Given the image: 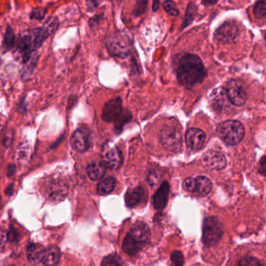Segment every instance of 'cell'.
Wrapping results in <instances>:
<instances>
[{
  "label": "cell",
  "mask_w": 266,
  "mask_h": 266,
  "mask_svg": "<svg viewBox=\"0 0 266 266\" xmlns=\"http://www.w3.org/2000/svg\"><path fill=\"white\" fill-rule=\"evenodd\" d=\"M58 26V19L52 18L44 26L27 31L16 39L14 47L24 64L29 61L32 53L43 45L49 35L56 32Z\"/></svg>",
  "instance_id": "obj_1"
},
{
  "label": "cell",
  "mask_w": 266,
  "mask_h": 266,
  "mask_svg": "<svg viewBox=\"0 0 266 266\" xmlns=\"http://www.w3.org/2000/svg\"><path fill=\"white\" fill-rule=\"evenodd\" d=\"M177 75L179 85L192 88L203 82L207 76V71L199 56L187 54L179 60Z\"/></svg>",
  "instance_id": "obj_2"
},
{
  "label": "cell",
  "mask_w": 266,
  "mask_h": 266,
  "mask_svg": "<svg viewBox=\"0 0 266 266\" xmlns=\"http://www.w3.org/2000/svg\"><path fill=\"white\" fill-rule=\"evenodd\" d=\"M105 45L109 54L116 57L125 58L132 53V38L126 32H116L108 35Z\"/></svg>",
  "instance_id": "obj_3"
},
{
  "label": "cell",
  "mask_w": 266,
  "mask_h": 266,
  "mask_svg": "<svg viewBox=\"0 0 266 266\" xmlns=\"http://www.w3.org/2000/svg\"><path fill=\"white\" fill-rule=\"evenodd\" d=\"M217 133L225 144L234 146L242 141L245 136V129L237 120H226L219 125Z\"/></svg>",
  "instance_id": "obj_4"
},
{
  "label": "cell",
  "mask_w": 266,
  "mask_h": 266,
  "mask_svg": "<svg viewBox=\"0 0 266 266\" xmlns=\"http://www.w3.org/2000/svg\"><path fill=\"white\" fill-rule=\"evenodd\" d=\"M223 235V226L222 222L216 217L205 218L203 222L204 244L208 247L217 245Z\"/></svg>",
  "instance_id": "obj_5"
},
{
  "label": "cell",
  "mask_w": 266,
  "mask_h": 266,
  "mask_svg": "<svg viewBox=\"0 0 266 266\" xmlns=\"http://www.w3.org/2000/svg\"><path fill=\"white\" fill-rule=\"evenodd\" d=\"M160 140L165 148L173 152L181 149L183 137L177 128L172 126L165 127L160 133Z\"/></svg>",
  "instance_id": "obj_6"
},
{
  "label": "cell",
  "mask_w": 266,
  "mask_h": 266,
  "mask_svg": "<svg viewBox=\"0 0 266 266\" xmlns=\"http://www.w3.org/2000/svg\"><path fill=\"white\" fill-rule=\"evenodd\" d=\"M183 190L187 192L193 193L198 196H207L213 189V183L210 179L204 176L198 177H189L183 182Z\"/></svg>",
  "instance_id": "obj_7"
},
{
  "label": "cell",
  "mask_w": 266,
  "mask_h": 266,
  "mask_svg": "<svg viewBox=\"0 0 266 266\" xmlns=\"http://www.w3.org/2000/svg\"><path fill=\"white\" fill-rule=\"evenodd\" d=\"M225 91L230 102L235 106H242L247 101V93L241 82L237 80H230L226 84Z\"/></svg>",
  "instance_id": "obj_8"
},
{
  "label": "cell",
  "mask_w": 266,
  "mask_h": 266,
  "mask_svg": "<svg viewBox=\"0 0 266 266\" xmlns=\"http://www.w3.org/2000/svg\"><path fill=\"white\" fill-rule=\"evenodd\" d=\"M91 133L87 128H79L73 133L70 138V144L74 150L79 152H85L91 147Z\"/></svg>",
  "instance_id": "obj_9"
},
{
  "label": "cell",
  "mask_w": 266,
  "mask_h": 266,
  "mask_svg": "<svg viewBox=\"0 0 266 266\" xmlns=\"http://www.w3.org/2000/svg\"><path fill=\"white\" fill-rule=\"evenodd\" d=\"M102 161L108 168L113 170H119L122 167L124 162L122 152L118 147L107 145L102 151Z\"/></svg>",
  "instance_id": "obj_10"
},
{
  "label": "cell",
  "mask_w": 266,
  "mask_h": 266,
  "mask_svg": "<svg viewBox=\"0 0 266 266\" xmlns=\"http://www.w3.org/2000/svg\"><path fill=\"white\" fill-rule=\"evenodd\" d=\"M210 102L215 111L219 113H222L227 110L230 105H233L223 88H218L213 90L210 94Z\"/></svg>",
  "instance_id": "obj_11"
},
{
  "label": "cell",
  "mask_w": 266,
  "mask_h": 266,
  "mask_svg": "<svg viewBox=\"0 0 266 266\" xmlns=\"http://www.w3.org/2000/svg\"><path fill=\"white\" fill-rule=\"evenodd\" d=\"M123 110L122 99L120 97L108 101L104 105L102 111V120L105 122L110 123L117 120Z\"/></svg>",
  "instance_id": "obj_12"
},
{
  "label": "cell",
  "mask_w": 266,
  "mask_h": 266,
  "mask_svg": "<svg viewBox=\"0 0 266 266\" xmlns=\"http://www.w3.org/2000/svg\"><path fill=\"white\" fill-rule=\"evenodd\" d=\"M187 148L193 152L202 149L206 140V134L202 130L190 128L185 136Z\"/></svg>",
  "instance_id": "obj_13"
},
{
  "label": "cell",
  "mask_w": 266,
  "mask_h": 266,
  "mask_svg": "<svg viewBox=\"0 0 266 266\" xmlns=\"http://www.w3.org/2000/svg\"><path fill=\"white\" fill-rule=\"evenodd\" d=\"M239 30L236 24L232 22H226L222 24L215 33V39L219 43H230L234 41L238 36Z\"/></svg>",
  "instance_id": "obj_14"
},
{
  "label": "cell",
  "mask_w": 266,
  "mask_h": 266,
  "mask_svg": "<svg viewBox=\"0 0 266 266\" xmlns=\"http://www.w3.org/2000/svg\"><path fill=\"white\" fill-rule=\"evenodd\" d=\"M202 159H203L204 165L212 170H223L227 165L226 159L223 154L214 151V150L208 151L203 155Z\"/></svg>",
  "instance_id": "obj_15"
},
{
  "label": "cell",
  "mask_w": 266,
  "mask_h": 266,
  "mask_svg": "<svg viewBox=\"0 0 266 266\" xmlns=\"http://www.w3.org/2000/svg\"><path fill=\"white\" fill-rule=\"evenodd\" d=\"M130 233L142 248L149 243L151 233L148 225L142 222H137L133 224Z\"/></svg>",
  "instance_id": "obj_16"
},
{
  "label": "cell",
  "mask_w": 266,
  "mask_h": 266,
  "mask_svg": "<svg viewBox=\"0 0 266 266\" xmlns=\"http://www.w3.org/2000/svg\"><path fill=\"white\" fill-rule=\"evenodd\" d=\"M47 190L48 198L53 202H60L67 194V185L59 179L50 182Z\"/></svg>",
  "instance_id": "obj_17"
},
{
  "label": "cell",
  "mask_w": 266,
  "mask_h": 266,
  "mask_svg": "<svg viewBox=\"0 0 266 266\" xmlns=\"http://www.w3.org/2000/svg\"><path fill=\"white\" fill-rule=\"evenodd\" d=\"M170 187L168 182L164 181L162 183L159 190L156 191L153 197L154 208L156 210L162 211L167 206L168 202L169 194H170Z\"/></svg>",
  "instance_id": "obj_18"
},
{
  "label": "cell",
  "mask_w": 266,
  "mask_h": 266,
  "mask_svg": "<svg viewBox=\"0 0 266 266\" xmlns=\"http://www.w3.org/2000/svg\"><path fill=\"white\" fill-rule=\"evenodd\" d=\"M46 249L41 244H32L28 247L27 255L28 259L32 264H41L44 262Z\"/></svg>",
  "instance_id": "obj_19"
},
{
  "label": "cell",
  "mask_w": 266,
  "mask_h": 266,
  "mask_svg": "<svg viewBox=\"0 0 266 266\" xmlns=\"http://www.w3.org/2000/svg\"><path fill=\"white\" fill-rule=\"evenodd\" d=\"M106 168L107 167L103 161L91 162L88 166V174L92 180H100L105 176Z\"/></svg>",
  "instance_id": "obj_20"
},
{
  "label": "cell",
  "mask_w": 266,
  "mask_h": 266,
  "mask_svg": "<svg viewBox=\"0 0 266 266\" xmlns=\"http://www.w3.org/2000/svg\"><path fill=\"white\" fill-rule=\"evenodd\" d=\"M142 248V247L132 237L131 233H128L126 235L123 242V250L127 255L131 257H133L135 255H137Z\"/></svg>",
  "instance_id": "obj_21"
},
{
  "label": "cell",
  "mask_w": 266,
  "mask_h": 266,
  "mask_svg": "<svg viewBox=\"0 0 266 266\" xmlns=\"http://www.w3.org/2000/svg\"><path fill=\"white\" fill-rule=\"evenodd\" d=\"M144 190L142 187H137L128 191L125 195V202L128 207L133 208L138 205L144 195Z\"/></svg>",
  "instance_id": "obj_22"
},
{
  "label": "cell",
  "mask_w": 266,
  "mask_h": 266,
  "mask_svg": "<svg viewBox=\"0 0 266 266\" xmlns=\"http://www.w3.org/2000/svg\"><path fill=\"white\" fill-rule=\"evenodd\" d=\"M61 259V252L57 246H49L46 248L43 264L45 266H56Z\"/></svg>",
  "instance_id": "obj_23"
},
{
  "label": "cell",
  "mask_w": 266,
  "mask_h": 266,
  "mask_svg": "<svg viewBox=\"0 0 266 266\" xmlns=\"http://www.w3.org/2000/svg\"><path fill=\"white\" fill-rule=\"evenodd\" d=\"M117 184V179L112 177L100 180L98 184V191L101 194H108L113 192Z\"/></svg>",
  "instance_id": "obj_24"
},
{
  "label": "cell",
  "mask_w": 266,
  "mask_h": 266,
  "mask_svg": "<svg viewBox=\"0 0 266 266\" xmlns=\"http://www.w3.org/2000/svg\"><path fill=\"white\" fill-rule=\"evenodd\" d=\"M132 119V114L128 109H124L121 114L115 120L114 130L117 133L122 132L125 124L129 123Z\"/></svg>",
  "instance_id": "obj_25"
},
{
  "label": "cell",
  "mask_w": 266,
  "mask_h": 266,
  "mask_svg": "<svg viewBox=\"0 0 266 266\" xmlns=\"http://www.w3.org/2000/svg\"><path fill=\"white\" fill-rule=\"evenodd\" d=\"M16 39H17L15 37L13 30L12 29L11 27L7 26L5 35H4L3 42H2V47L5 51H8L14 47Z\"/></svg>",
  "instance_id": "obj_26"
},
{
  "label": "cell",
  "mask_w": 266,
  "mask_h": 266,
  "mask_svg": "<svg viewBox=\"0 0 266 266\" xmlns=\"http://www.w3.org/2000/svg\"><path fill=\"white\" fill-rule=\"evenodd\" d=\"M39 55H35L33 57L31 58L28 63H25V67L23 69L22 76L23 79H27V78L32 76V73L35 70V67L37 66L38 60H39Z\"/></svg>",
  "instance_id": "obj_27"
},
{
  "label": "cell",
  "mask_w": 266,
  "mask_h": 266,
  "mask_svg": "<svg viewBox=\"0 0 266 266\" xmlns=\"http://www.w3.org/2000/svg\"><path fill=\"white\" fill-rule=\"evenodd\" d=\"M254 15L258 19L266 18V0H259L254 7Z\"/></svg>",
  "instance_id": "obj_28"
},
{
  "label": "cell",
  "mask_w": 266,
  "mask_h": 266,
  "mask_svg": "<svg viewBox=\"0 0 266 266\" xmlns=\"http://www.w3.org/2000/svg\"><path fill=\"white\" fill-rule=\"evenodd\" d=\"M122 259L117 254H111L104 258L102 266H122Z\"/></svg>",
  "instance_id": "obj_29"
},
{
  "label": "cell",
  "mask_w": 266,
  "mask_h": 266,
  "mask_svg": "<svg viewBox=\"0 0 266 266\" xmlns=\"http://www.w3.org/2000/svg\"><path fill=\"white\" fill-rule=\"evenodd\" d=\"M148 0H137L133 8V13L136 17H140L146 12Z\"/></svg>",
  "instance_id": "obj_30"
},
{
  "label": "cell",
  "mask_w": 266,
  "mask_h": 266,
  "mask_svg": "<svg viewBox=\"0 0 266 266\" xmlns=\"http://www.w3.org/2000/svg\"><path fill=\"white\" fill-rule=\"evenodd\" d=\"M163 9L170 16H178L179 15V9L176 5L175 2L172 0H167L163 4Z\"/></svg>",
  "instance_id": "obj_31"
},
{
  "label": "cell",
  "mask_w": 266,
  "mask_h": 266,
  "mask_svg": "<svg viewBox=\"0 0 266 266\" xmlns=\"http://www.w3.org/2000/svg\"><path fill=\"white\" fill-rule=\"evenodd\" d=\"M47 9L44 7H36L33 9L31 15H30V18L31 20H38V21H42L45 17L46 15Z\"/></svg>",
  "instance_id": "obj_32"
},
{
  "label": "cell",
  "mask_w": 266,
  "mask_h": 266,
  "mask_svg": "<svg viewBox=\"0 0 266 266\" xmlns=\"http://www.w3.org/2000/svg\"><path fill=\"white\" fill-rule=\"evenodd\" d=\"M195 13H196V6H194V3L189 4L187 14H186V19H185L184 23L183 24V28L188 26L189 24L192 22L194 16H195Z\"/></svg>",
  "instance_id": "obj_33"
},
{
  "label": "cell",
  "mask_w": 266,
  "mask_h": 266,
  "mask_svg": "<svg viewBox=\"0 0 266 266\" xmlns=\"http://www.w3.org/2000/svg\"><path fill=\"white\" fill-rule=\"evenodd\" d=\"M171 261L175 266H183L184 265V258L183 254L179 251H175L171 255Z\"/></svg>",
  "instance_id": "obj_34"
},
{
  "label": "cell",
  "mask_w": 266,
  "mask_h": 266,
  "mask_svg": "<svg viewBox=\"0 0 266 266\" xmlns=\"http://www.w3.org/2000/svg\"><path fill=\"white\" fill-rule=\"evenodd\" d=\"M262 265L259 259L253 257H245L240 261L238 266H260Z\"/></svg>",
  "instance_id": "obj_35"
},
{
  "label": "cell",
  "mask_w": 266,
  "mask_h": 266,
  "mask_svg": "<svg viewBox=\"0 0 266 266\" xmlns=\"http://www.w3.org/2000/svg\"><path fill=\"white\" fill-rule=\"evenodd\" d=\"M159 177L156 170H151L148 174V182L152 186H155L159 182Z\"/></svg>",
  "instance_id": "obj_36"
},
{
  "label": "cell",
  "mask_w": 266,
  "mask_h": 266,
  "mask_svg": "<svg viewBox=\"0 0 266 266\" xmlns=\"http://www.w3.org/2000/svg\"><path fill=\"white\" fill-rule=\"evenodd\" d=\"M102 20H103V15H95L94 17H91L89 21V25L91 28L93 27H97L101 24Z\"/></svg>",
  "instance_id": "obj_37"
},
{
  "label": "cell",
  "mask_w": 266,
  "mask_h": 266,
  "mask_svg": "<svg viewBox=\"0 0 266 266\" xmlns=\"http://www.w3.org/2000/svg\"><path fill=\"white\" fill-rule=\"evenodd\" d=\"M13 133L12 132H7L6 134L3 136V145L8 148L13 143Z\"/></svg>",
  "instance_id": "obj_38"
},
{
  "label": "cell",
  "mask_w": 266,
  "mask_h": 266,
  "mask_svg": "<svg viewBox=\"0 0 266 266\" xmlns=\"http://www.w3.org/2000/svg\"><path fill=\"white\" fill-rule=\"evenodd\" d=\"M259 173L261 175L266 177V155L261 159L259 163Z\"/></svg>",
  "instance_id": "obj_39"
},
{
  "label": "cell",
  "mask_w": 266,
  "mask_h": 266,
  "mask_svg": "<svg viewBox=\"0 0 266 266\" xmlns=\"http://www.w3.org/2000/svg\"><path fill=\"white\" fill-rule=\"evenodd\" d=\"M88 10L93 12L99 5V0H87Z\"/></svg>",
  "instance_id": "obj_40"
},
{
  "label": "cell",
  "mask_w": 266,
  "mask_h": 266,
  "mask_svg": "<svg viewBox=\"0 0 266 266\" xmlns=\"http://www.w3.org/2000/svg\"><path fill=\"white\" fill-rule=\"evenodd\" d=\"M8 240H9V233L6 230L2 229V231H1V238H0V240H1V248H4V246L7 242Z\"/></svg>",
  "instance_id": "obj_41"
},
{
  "label": "cell",
  "mask_w": 266,
  "mask_h": 266,
  "mask_svg": "<svg viewBox=\"0 0 266 266\" xmlns=\"http://www.w3.org/2000/svg\"><path fill=\"white\" fill-rule=\"evenodd\" d=\"M19 233L14 229L12 228L10 229V232H9V240H11V242H14V241H17L19 240Z\"/></svg>",
  "instance_id": "obj_42"
},
{
  "label": "cell",
  "mask_w": 266,
  "mask_h": 266,
  "mask_svg": "<svg viewBox=\"0 0 266 266\" xmlns=\"http://www.w3.org/2000/svg\"><path fill=\"white\" fill-rule=\"evenodd\" d=\"M15 172H16V167H15V165H9L7 168V173H6L7 177H12Z\"/></svg>",
  "instance_id": "obj_43"
},
{
  "label": "cell",
  "mask_w": 266,
  "mask_h": 266,
  "mask_svg": "<svg viewBox=\"0 0 266 266\" xmlns=\"http://www.w3.org/2000/svg\"><path fill=\"white\" fill-rule=\"evenodd\" d=\"M218 0H202V4L205 6H213L214 4L217 3Z\"/></svg>",
  "instance_id": "obj_44"
},
{
  "label": "cell",
  "mask_w": 266,
  "mask_h": 266,
  "mask_svg": "<svg viewBox=\"0 0 266 266\" xmlns=\"http://www.w3.org/2000/svg\"><path fill=\"white\" fill-rule=\"evenodd\" d=\"M159 6H160V1L159 0H153V3H152V10H153V12H157L159 10Z\"/></svg>",
  "instance_id": "obj_45"
},
{
  "label": "cell",
  "mask_w": 266,
  "mask_h": 266,
  "mask_svg": "<svg viewBox=\"0 0 266 266\" xmlns=\"http://www.w3.org/2000/svg\"><path fill=\"white\" fill-rule=\"evenodd\" d=\"M13 185L10 184L9 185V187L6 188V194H7V195H9V196H10L12 194H13Z\"/></svg>",
  "instance_id": "obj_46"
},
{
  "label": "cell",
  "mask_w": 266,
  "mask_h": 266,
  "mask_svg": "<svg viewBox=\"0 0 266 266\" xmlns=\"http://www.w3.org/2000/svg\"></svg>",
  "instance_id": "obj_47"
}]
</instances>
